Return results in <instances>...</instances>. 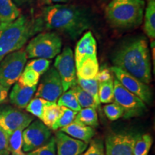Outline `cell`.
Segmentation results:
<instances>
[{"label":"cell","instance_id":"1","mask_svg":"<svg viewBox=\"0 0 155 155\" xmlns=\"http://www.w3.org/2000/svg\"><path fill=\"white\" fill-rule=\"evenodd\" d=\"M93 17L85 7L65 4L46 5L34 18L35 33L42 31H57L75 40L91 28Z\"/></svg>","mask_w":155,"mask_h":155},{"label":"cell","instance_id":"2","mask_svg":"<svg viewBox=\"0 0 155 155\" xmlns=\"http://www.w3.org/2000/svg\"><path fill=\"white\" fill-rule=\"evenodd\" d=\"M112 63L147 85L152 81L150 53L144 37H135L122 42L112 55Z\"/></svg>","mask_w":155,"mask_h":155},{"label":"cell","instance_id":"3","mask_svg":"<svg viewBox=\"0 0 155 155\" xmlns=\"http://www.w3.org/2000/svg\"><path fill=\"white\" fill-rule=\"evenodd\" d=\"M36 35L34 18L21 15L14 22L0 24V62L8 54L20 50Z\"/></svg>","mask_w":155,"mask_h":155},{"label":"cell","instance_id":"4","mask_svg":"<svg viewBox=\"0 0 155 155\" xmlns=\"http://www.w3.org/2000/svg\"><path fill=\"white\" fill-rule=\"evenodd\" d=\"M144 9V0H111L106 8V17L114 28H136L143 22Z\"/></svg>","mask_w":155,"mask_h":155},{"label":"cell","instance_id":"5","mask_svg":"<svg viewBox=\"0 0 155 155\" xmlns=\"http://www.w3.org/2000/svg\"><path fill=\"white\" fill-rule=\"evenodd\" d=\"M63 40L59 35L53 31H45L32 38L25 48L29 58L53 59L61 53Z\"/></svg>","mask_w":155,"mask_h":155},{"label":"cell","instance_id":"6","mask_svg":"<svg viewBox=\"0 0 155 155\" xmlns=\"http://www.w3.org/2000/svg\"><path fill=\"white\" fill-rule=\"evenodd\" d=\"M26 52L20 49L8 54L0 62V84L9 88L17 82L27 63Z\"/></svg>","mask_w":155,"mask_h":155},{"label":"cell","instance_id":"7","mask_svg":"<svg viewBox=\"0 0 155 155\" xmlns=\"http://www.w3.org/2000/svg\"><path fill=\"white\" fill-rule=\"evenodd\" d=\"M114 102L123 109L124 119L142 116L147 109L144 102L127 90L116 78L114 80Z\"/></svg>","mask_w":155,"mask_h":155},{"label":"cell","instance_id":"8","mask_svg":"<svg viewBox=\"0 0 155 155\" xmlns=\"http://www.w3.org/2000/svg\"><path fill=\"white\" fill-rule=\"evenodd\" d=\"M35 120L28 112L7 104H0V129L7 135L17 129H25Z\"/></svg>","mask_w":155,"mask_h":155},{"label":"cell","instance_id":"9","mask_svg":"<svg viewBox=\"0 0 155 155\" xmlns=\"http://www.w3.org/2000/svg\"><path fill=\"white\" fill-rule=\"evenodd\" d=\"M53 137L51 129L41 120H34L22 131V150L25 153L32 152L43 146Z\"/></svg>","mask_w":155,"mask_h":155},{"label":"cell","instance_id":"10","mask_svg":"<svg viewBox=\"0 0 155 155\" xmlns=\"http://www.w3.org/2000/svg\"><path fill=\"white\" fill-rule=\"evenodd\" d=\"M54 67L61 77L63 92L77 83L74 55L71 48L65 47L61 53L56 56Z\"/></svg>","mask_w":155,"mask_h":155},{"label":"cell","instance_id":"11","mask_svg":"<svg viewBox=\"0 0 155 155\" xmlns=\"http://www.w3.org/2000/svg\"><path fill=\"white\" fill-rule=\"evenodd\" d=\"M110 71L115 76V78L129 92L144 102L150 104L153 100V93L150 87L139 79L129 74L123 70L116 66L110 68Z\"/></svg>","mask_w":155,"mask_h":155},{"label":"cell","instance_id":"12","mask_svg":"<svg viewBox=\"0 0 155 155\" xmlns=\"http://www.w3.org/2000/svg\"><path fill=\"white\" fill-rule=\"evenodd\" d=\"M63 88L61 79L55 67L49 69L42 75L36 90L35 97L43 98L48 101L56 102L63 94Z\"/></svg>","mask_w":155,"mask_h":155},{"label":"cell","instance_id":"13","mask_svg":"<svg viewBox=\"0 0 155 155\" xmlns=\"http://www.w3.org/2000/svg\"><path fill=\"white\" fill-rule=\"evenodd\" d=\"M136 136L130 133H112L106 138V155H134Z\"/></svg>","mask_w":155,"mask_h":155},{"label":"cell","instance_id":"14","mask_svg":"<svg viewBox=\"0 0 155 155\" xmlns=\"http://www.w3.org/2000/svg\"><path fill=\"white\" fill-rule=\"evenodd\" d=\"M57 155H81L85 152L88 144L78 140L59 131L55 134Z\"/></svg>","mask_w":155,"mask_h":155},{"label":"cell","instance_id":"15","mask_svg":"<svg viewBox=\"0 0 155 155\" xmlns=\"http://www.w3.org/2000/svg\"><path fill=\"white\" fill-rule=\"evenodd\" d=\"M97 56L96 40L91 31L85 32L75 46L74 61L75 67L85 60Z\"/></svg>","mask_w":155,"mask_h":155},{"label":"cell","instance_id":"16","mask_svg":"<svg viewBox=\"0 0 155 155\" xmlns=\"http://www.w3.org/2000/svg\"><path fill=\"white\" fill-rule=\"evenodd\" d=\"M37 90V86L29 87L22 86L16 82L12 88L9 94V101L15 107L19 109L26 108L31 100L33 98Z\"/></svg>","mask_w":155,"mask_h":155},{"label":"cell","instance_id":"17","mask_svg":"<svg viewBox=\"0 0 155 155\" xmlns=\"http://www.w3.org/2000/svg\"><path fill=\"white\" fill-rule=\"evenodd\" d=\"M60 131L73 138L82 141L88 144L96 134V131L94 128L75 121H73L67 127L62 128L60 129Z\"/></svg>","mask_w":155,"mask_h":155},{"label":"cell","instance_id":"18","mask_svg":"<svg viewBox=\"0 0 155 155\" xmlns=\"http://www.w3.org/2000/svg\"><path fill=\"white\" fill-rule=\"evenodd\" d=\"M99 68L97 56L91 57L75 67L76 76L86 80L95 78L99 71Z\"/></svg>","mask_w":155,"mask_h":155},{"label":"cell","instance_id":"19","mask_svg":"<svg viewBox=\"0 0 155 155\" xmlns=\"http://www.w3.org/2000/svg\"><path fill=\"white\" fill-rule=\"evenodd\" d=\"M20 15V9L13 0H0V24L14 22Z\"/></svg>","mask_w":155,"mask_h":155},{"label":"cell","instance_id":"20","mask_svg":"<svg viewBox=\"0 0 155 155\" xmlns=\"http://www.w3.org/2000/svg\"><path fill=\"white\" fill-rule=\"evenodd\" d=\"M144 30L149 38H155V0H148L144 13Z\"/></svg>","mask_w":155,"mask_h":155},{"label":"cell","instance_id":"21","mask_svg":"<svg viewBox=\"0 0 155 155\" xmlns=\"http://www.w3.org/2000/svg\"><path fill=\"white\" fill-rule=\"evenodd\" d=\"M96 110L94 108H81L77 113L74 121L93 128L98 127L99 122Z\"/></svg>","mask_w":155,"mask_h":155},{"label":"cell","instance_id":"22","mask_svg":"<svg viewBox=\"0 0 155 155\" xmlns=\"http://www.w3.org/2000/svg\"><path fill=\"white\" fill-rule=\"evenodd\" d=\"M61 114V106H58L56 102H50L45 108L42 113L41 121L45 125L51 129Z\"/></svg>","mask_w":155,"mask_h":155},{"label":"cell","instance_id":"23","mask_svg":"<svg viewBox=\"0 0 155 155\" xmlns=\"http://www.w3.org/2000/svg\"><path fill=\"white\" fill-rule=\"evenodd\" d=\"M153 143L152 136L150 134H143L136 136L134 155H148Z\"/></svg>","mask_w":155,"mask_h":155},{"label":"cell","instance_id":"24","mask_svg":"<svg viewBox=\"0 0 155 155\" xmlns=\"http://www.w3.org/2000/svg\"><path fill=\"white\" fill-rule=\"evenodd\" d=\"M71 88L73 89L81 108H94L97 109V108L99 107V105H98V104L95 101L94 97L91 95L89 94L88 93L85 91L84 90H83L77 84V83H75L74 86L71 87Z\"/></svg>","mask_w":155,"mask_h":155},{"label":"cell","instance_id":"25","mask_svg":"<svg viewBox=\"0 0 155 155\" xmlns=\"http://www.w3.org/2000/svg\"><path fill=\"white\" fill-rule=\"evenodd\" d=\"M24 129H17L8 135V147L12 155H26L22 150V131Z\"/></svg>","mask_w":155,"mask_h":155},{"label":"cell","instance_id":"26","mask_svg":"<svg viewBox=\"0 0 155 155\" xmlns=\"http://www.w3.org/2000/svg\"><path fill=\"white\" fill-rule=\"evenodd\" d=\"M57 104L58 106H64L75 112H78L81 109L72 88H70L63 93L57 101Z\"/></svg>","mask_w":155,"mask_h":155},{"label":"cell","instance_id":"27","mask_svg":"<svg viewBox=\"0 0 155 155\" xmlns=\"http://www.w3.org/2000/svg\"><path fill=\"white\" fill-rule=\"evenodd\" d=\"M98 98L101 104L114 102V80L98 83Z\"/></svg>","mask_w":155,"mask_h":155},{"label":"cell","instance_id":"28","mask_svg":"<svg viewBox=\"0 0 155 155\" xmlns=\"http://www.w3.org/2000/svg\"><path fill=\"white\" fill-rule=\"evenodd\" d=\"M78 112L73 111L66 107L61 106V114L55 123L51 127V130L58 131L62 128L67 127L75 120Z\"/></svg>","mask_w":155,"mask_h":155},{"label":"cell","instance_id":"29","mask_svg":"<svg viewBox=\"0 0 155 155\" xmlns=\"http://www.w3.org/2000/svg\"><path fill=\"white\" fill-rule=\"evenodd\" d=\"M77 84L81 87L83 90L91 95L96 101L98 105L100 106L101 103L98 98V82L96 78L93 79H82L77 77Z\"/></svg>","mask_w":155,"mask_h":155},{"label":"cell","instance_id":"30","mask_svg":"<svg viewBox=\"0 0 155 155\" xmlns=\"http://www.w3.org/2000/svg\"><path fill=\"white\" fill-rule=\"evenodd\" d=\"M50 102L47 100H45L43 98L35 97L30 101L28 105L26 106V111L31 115L35 117H38L39 119H41L42 113H43L45 108Z\"/></svg>","mask_w":155,"mask_h":155},{"label":"cell","instance_id":"31","mask_svg":"<svg viewBox=\"0 0 155 155\" xmlns=\"http://www.w3.org/2000/svg\"><path fill=\"white\" fill-rule=\"evenodd\" d=\"M40 75L30 68L25 66L17 82L22 86L32 87L36 86L40 81Z\"/></svg>","mask_w":155,"mask_h":155},{"label":"cell","instance_id":"32","mask_svg":"<svg viewBox=\"0 0 155 155\" xmlns=\"http://www.w3.org/2000/svg\"><path fill=\"white\" fill-rule=\"evenodd\" d=\"M103 108L106 117L111 121H116L124 116L123 109L121 106L114 102L106 104Z\"/></svg>","mask_w":155,"mask_h":155},{"label":"cell","instance_id":"33","mask_svg":"<svg viewBox=\"0 0 155 155\" xmlns=\"http://www.w3.org/2000/svg\"><path fill=\"white\" fill-rule=\"evenodd\" d=\"M51 61L45 58H35L27 63L28 66L35 71H36L40 75H42L49 69Z\"/></svg>","mask_w":155,"mask_h":155},{"label":"cell","instance_id":"34","mask_svg":"<svg viewBox=\"0 0 155 155\" xmlns=\"http://www.w3.org/2000/svg\"><path fill=\"white\" fill-rule=\"evenodd\" d=\"M26 155H57L55 137H52L50 141L43 146L39 147L32 152L26 153Z\"/></svg>","mask_w":155,"mask_h":155},{"label":"cell","instance_id":"35","mask_svg":"<svg viewBox=\"0 0 155 155\" xmlns=\"http://www.w3.org/2000/svg\"><path fill=\"white\" fill-rule=\"evenodd\" d=\"M81 155H106L104 143L98 139H92L89 146Z\"/></svg>","mask_w":155,"mask_h":155},{"label":"cell","instance_id":"36","mask_svg":"<svg viewBox=\"0 0 155 155\" xmlns=\"http://www.w3.org/2000/svg\"><path fill=\"white\" fill-rule=\"evenodd\" d=\"M0 155H10L8 147V135L0 129Z\"/></svg>","mask_w":155,"mask_h":155},{"label":"cell","instance_id":"37","mask_svg":"<svg viewBox=\"0 0 155 155\" xmlns=\"http://www.w3.org/2000/svg\"><path fill=\"white\" fill-rule=\"evenodd\" d=\"M95 78L98 83H101L111 80L113 78V77H112L110 69L107 68H99V71H98V74Z\"/></svg>","mask_w":155,"mask_h":155},{"label":"cell","instance_id":"38","mask_svg":"<svg viewBox=\"0 0 155 155\" xmlns=\"http://www.w3.org/2000/svg\"><path fill=\"white\" fill-rule=\"evenodd\" d=\"M8 92L9 88H5L0 84V104H2L7 101Z\"/></svg>","mask_w":155,"mask_h":155},{"label":"cell","instance_id":"39","mask_svg":"<svg viewBox=\"0 0 155 155\" xmlns=\"http://www.w3.org/2000/svg\"><path fill=\"white\" fill-rule=\"evenodd\" d=\"M17 7H24V6H29L32 5L34 0H13Z\"/></svg>","mask_w":155,"mask_h":155},{"label":"cell","instance_id":"40","mask_svg":"<svg viewBox=\"0 0 155 155\" xmlns=\"http://www.w3.org/2000/svg\"><path fill=\"white\" fill-rule=\"evenodd\" d=\"M51 5L53 4H65L70 2V0H50Z\"/></svg>","mask_w":155,"mask_h":155},{"label":"cell","instance_id":"41","mask_svg":"<svg viewBox=\"0 0 155 155\" xmlns=\"http://www.w3.org/2000/svg\"><path fill=\"white\" fill-rule=\"evenodd\" d=\"M39 5H51L50 0H38Z\"/></svg>","mask_w":155,"mask_h":155}]
</instances>
